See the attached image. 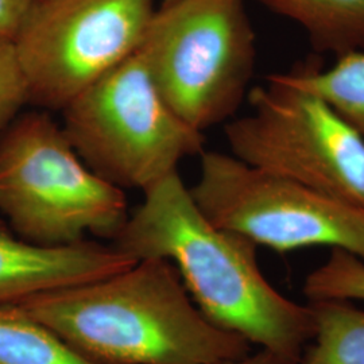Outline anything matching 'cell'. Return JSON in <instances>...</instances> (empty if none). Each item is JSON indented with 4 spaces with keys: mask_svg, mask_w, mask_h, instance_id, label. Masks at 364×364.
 Masks as SVG:
<instances>
[{
    "mask_svg": "<svg viewBox=\"0 0 364 364\" xmlns=\"http://www.w3.org/2000/svg\"><path fill=\"white\" fill-rule=\"evenodd\" d=\"M200 156L198 180L189 192L216 227L277 252L338 248L364 260L363 208L232 154L203 151Z\"/></svg>",
    "mask_w": 364,
    "mask_h": 364,
    "instance_id": "7",
    "label": "cell"
},
{
    "mask_svg": "<svg viewBox=\"0 0 364 364\" xmlns=\"http://www.w3.org/2000/svg\"><path fill=\"white\" fill-rule=\"evenodd\" d=\"M0 364H92L16 305H0Z\"/></svg>",
    "mask_w": 364,
    "mask_h": 364,
    "instance_id": "12",
    "label": "cell"
},
{
    "mask_svg": "<svg viewBox=\"0 0 364 364\" xmlns=\"http://www.w3.org/2000/svg\"><path fill=\"white\" fill-rule=\"evenodd\" d=\"M251 112L230 120L231 154L364 209V138L290 70L248 92Z\"/></svg>",
    "mask_w": 364,
    "mask_h": 364,
    "instance_id": "6",
    "label": "cell"
},
{
    "mask_svg": "<svg viewBox=\"0 0 364 364\" xmlns=\"http://www.w3.org/2000/svg\"><path fill=\"white\" fill-rule=\"evenodd\" d=\"M215 364H291L287 359L274 353L267 350H262L257 353H248L243 358H237V359H231V360H224Z\"/></svg>",
    "mask_w": 364,
    "mask_h": 364,
    "instance_id": "17",
    "label": "cell"
},
{
    "mask_svg": "<svg viewBox=\"0 0 364 364\" xmlns=\"http://www.w3.org/2000/svg\"><path fill=\"white\" fill-rule=\"evenodd\" d=\"M173 1H177V0H162V1H161V6H166V4H170V3H173Z\"/></svg>",
    "mask_w": 364,
    "mask_h": 364,
    "instance_id": "18",
    "label": "cell"
},
{
    "mask_svg": "<svg viewBox=\"0 0 364 364\" xmlns=\"http://www.w3.org/2000/svg\"><path fill=\"white\" fill-rule=\"evenodd\" d=\"M14 305L92 364H215L251 351L247 340L209 321L162 258Z\"/></svg>",
    "mask_w": 364,
    "mask_h": 364,
    "instance_id": "2",
    "label": "cell"
},
{
    "mask_svg": "<svg viewBox=\"0 0 364 364\" xmlns=\"http://www.w3.org/2000/svg\"><path fill=\"white\" fill-rule=\"evenodd\" d=\"M136 262L114 245L87 239L60 247L33 245L0 220V305L105 278Z\"/></svg>",
    "mask_w": 364,
    "mask_h": 364,
    "instance_id": "9",
    "label": "cell"
},
{
    "mask_svg": "<svg viewBox=\"0 0 364 364\" xmlns=\"http://www.w3.org/2000/svg\"><path fill=\"white\" fill-rule=\"evenodd\" d=\"M34 0H0V38L13 42Z\"/></svg>",
    "mask_w": 364,
    "mask_h": 364,
    "instance_id": "16",
    "label": "cell"
},
{
    "mask_svg": "<svg viewBox=\"0 0 364 364\" xmlns=\"http://www.w3.org/2000/svg\"><path fill=\"white\" fill-rule=\"evenodd\" d=\"M68 141L100 178L146 191L183 158L204 151L192 129L164 100L139 53L105 73L63 109Z\"/></svg>",
    "mask_w": 364,
    "mask_h": 364,
    "instance_id": "5",
    "label": "cell"
},
{
    "mask_svg": "<svg viewBox=\"0 0 364 364\" xmlns=\"http://www.w3.org/2000/svg\"><path fill=\"white\" fill-rule=\"evenodd\" d=\"M313 336L299 364H364V309L350 301L309 302Z\"/></svg>",
    "mask_w": 364,
    "mask_h": 364,
    "instance_id": "11",
    "label": "cell"
},
{
    "mask_svg": "<svg viewBox=\"0 0 364 364\" xmlns=\"http://www.w3.org/2000/svg\"><path fill=\"white\" fill-rule=\"evenodd\" d=\"M154 0H34L13 45L28 105L64 109L136 52Z\"/></svg>",
    "mask_w": 364,
    "mask_h": 364,
    "instance_id": "8",
    "label": "cell"
},
{
    "mask_svg": "<svg viewBox=\"0 0 364 364\" xmlns=\"http://www.w3.org/2000/svg\"><path fill=\"white\" fill-rule=\"evenodd\" d=\"M136 52L177 117L204 132L242 105L257 36L243 0H177L156 10Z\"/></svg>",
    "mask_w": 364,
    "mask_h": 364,
    "instance_id": "4",
    "label": "cell"
},
{
    "mask_svg": "<svg viewBox=\"0 0 364 364\" xmlns=\"http://www.w3.org/2000/svg\"><path fill=\"white\" fill-rule=\"evenodd\" d=\"M304 294L313 301H363L364 260L333 248L328 259L309 274Z\"/></svg>",
    "mask_w": 364,
    "mask_h": 364,
    "instance_id": "14",
    "label": "cell"
},
{
    "mask_svg": "<svg viewBox=\"0 0 364 364\" xmlns=\"http://www.w3.org/2000/svg\"><path fill=\"white\" fill-rule=\"evenodd\" d=\"M28 105L26 80L18 63L13 42L0 38V134Z\"/></svg>",
    "mask_w": 364,
    "mask_h": 364,
    "instance_id": "15",
    "label": "cell"
},
{
    "mask_svg": "<svg viewBox=\"0 0 364 364\" xmlns=\"http://www.w3.org/2000/svg\"><path fill=\"white\" fill-rule=\"evenodd\" d=\"M269 11L304 28L313 50L343 54L364 50V0H258Z\"/></svg>",
    "mask_w": 364,
    "mask_h": 364,
    "instance_id": "10",
    "label": "cell"
},
{
    "mask_svg": "<svg viewBox=\"0 0 364 364\" xmlns=\"http://www.w3.org/2000/svg\"><path fill=\"white\" fill-rule=\"evenodd\" d=\"M144 193L114 246L134 259L170 260L209 321L299 364L312 340L311 306L287 299L267 281L258 246L212 224L178 171Z\"/></svg>",
    "mask_w": 364,
    "mask_h": 364,
    "instance_id": "1",
    "label": "cell"
},
{
    "mask_svg": "<svg viewBox=\"0 0 364 364\" xmlns=\"http://www.w3.org/2000/svg\"><path fill=\"white\" fill-rule=\"evenodd\" d=\"M0 212L21 239L45 247L87 234L114 240L129 219L123 189L95 174L45 112L16 117L0 134Z\"/></svg>",
    "mask_w": 364,
    "mask_h": 364,
    "instance_id": "3",
    "label": "cell"
},
{
    "mask_svg": "<svg viewBox=\"0 0 364 364\" xmlns=\"http://www.w3.org/2000/svg\"><path fill=\"white\" fill-rule=\"evenodd\" d=\"M290 73L326 99L364 138V50L336 57L329 68L308 61Z\"/></svg>",
    "mask_w": 364,
    "mask_h": 364,
    "instance_id": "13",
    "label": "cell"
}]
</instances>
